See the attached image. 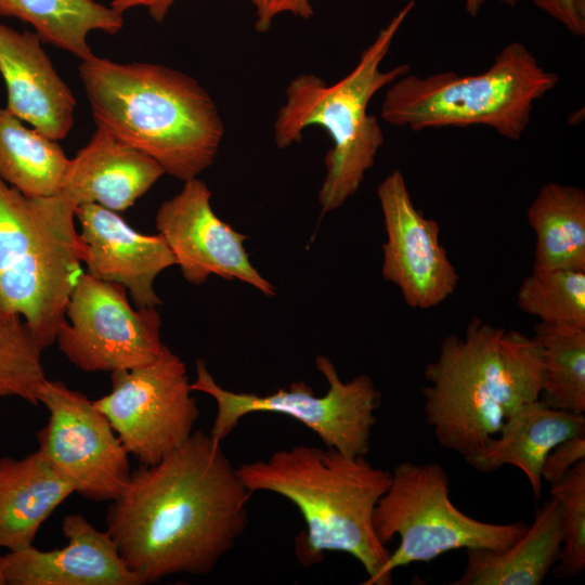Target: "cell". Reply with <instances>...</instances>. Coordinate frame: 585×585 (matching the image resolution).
I'll return each mask as SVG.
<instances>
[{
	"label": "cell",
	"instance_id": "6da1fadb",
	"mask_svg": "<svg viewBox=\"0 0 585 585\" xmlns=\"http://www.w3.org/2000/svg\"><path fill=\"white\" fill-rule=\"evenodd\" d=\"M251 495L221 442L197 430L160 461L131 472L110 502L106 531L141 584L206 575L245 532Z\"/></svg>",
	"mask_w": 585,
	"mask_h": 585
},
{
	"label": "cell",
	"instance_id": "7a4b0ae2",
	"mask_svg": "<svg viewBox=\"0 0 585 585\" xmlns=\"http://www.w3.org/2000/svg\"><path fill=\"white\" fill-rule=\"evenodd\" d=\"M79 77L96 127L154 158L186 181L210 167L224 127L199 82L160 64L118 63L94 53Z\"/></svg>",
	"mask_w": 585,
	"mask_h": 585
},
{
	"label": "cell",
	"instance_id": "3957f363",
	"mask_svg": "<svg viewBox=\"0 0 585 585\" xmlns=\"http://www.w3.org/2000/svg\"><path fill=\"white\" fill-rule=\"evenodd\" d=\"M237 471L252 494L271 492L297 507L306 524L295 540L300 564L321 563L325 552H346L364 568V585H380L390 551L375 532L373 516L390 485L389 470L373 466L366 456L295 445L245 463Z\"/></svg>",
	"mask_w": 585,
	"mask_h": 585
},
{
	"label": "cell",
	"instance_id": "277c9868",
	"mask_svg": "<svg viewBox=\"0 0 585 585\" xmlns=\"http://www.w3.org/2000/svg\"><path fill=\"white\" fill-rule=\"evenodd\" d=\"M414 5L408 1L379 30L354 68L339 81L329 84L313 74H301L286 89V102L274 122L276 145L285 148L300 142L311 126L323 128L332 139L318 192L322 216L340 208L358 192L384 144L382 129L367 107L378 91L410 73L408 64L382 70L381 63Z\"/></svg>",
	"mask_w": 585,
	"mask_h": 585
},
{
	"label": "cell",
	"instance_id": "5b68a950",
	"mask_svg": "<svg viewBox=\"0 0 585 585\" xmlns=\"http://www.w3.org/2000/svg\"><path fill=\"white\" fill-rule=\"evenodd\" d=\"M76 208L62 193L29 197L0 178V302L25 320L43 348L55 342L84 273Z\"/></svg>",
	"mask_w": 585,
	"mask_h": 585
},
{
	"label": "cell",
	"instance_id": "8992f818",
	"mask_svg": "<svg viewBox=\"0 0 585 585\" xmlns=\"http://www.w3.org/2000/svg\"><path fill=\"white\" fill-rule=\"evenodd\" d=\"M559 82L521 42H511L491 66L477 75L443 72L418 77L410 73L392 82L381 118L413 131L482 125L509 140L529 126L534 103Z\"/></svg>",
	"mask_w": 585,
	"mask_h": 585
},
{
	"label": "cell",
	"instance_id": "52a82bcc",
	"mask_svg": "<svg viewBox=\"0 0 585 585\" xmlns=\"http://www.w3.org/2000/svg\"><path fill=\"white\" fill-rule=\"evenodd\" d=\"M504 329L473 317L463 337L444 338L424 370L426 421L441 446L464 458L495 438L517 411L500 360Z\"/></svg>",
	"mask_w": 585,
	"mask_h": 585
},
{
	"label": "cell",
	"instance_id": "ba28073f",
	"mask_svg": "<svg viewBox=\"0 0 585 585\" xmlns=\"http://www.w3.org/2000/svg\"><path fill=\"white\" fill-rule=\"evenodd\" d=\"M373 524L387 545L395 535L400 544L384 566L380 585L392 583L393 570L429 562L456 549L500 550L526 530L523 521L491 523L464 514L450 498V479L435 463L405 460L391 472V482L377 502Z\"/></svg>",
	"mask_w": 585,
	"mask_h": 585
},
{
	"label": "cell",
	"instance_id": "9c48e42d",
	"mask_svg": "<svg viewBox=\"0 0 585 585\" xmlns=\"http://www.w3.org/2000/svg\"><path fill=\"white\" fill-rule=\"evenodd\" d=\"M315 365L328 385L324 395H315L303 380L260 395L223 388L216 381L206 362L197 360L192 390L208 394L217 405L210 437L222 442L245 416L275 413L294 418L309 428L326 447L351 457L366 456L370 450L372 430L377 422L375 412L381 396L374 380L366 374H360L343 381L332 360L323 354L316 356Z\"/></svg>",
	"mask_w": 585,
	"mask_h": 585
},
{
	"label": "cell",
	"instance_id": "30bf717a",
	"mask_svg": "<svg viewBox=\"0 0 585 585\" xmlns=\"http://www.w3.org/2000/svg\"><path fill=\"white\" fill-rule=\"evenodd\" d=\"M110 379V392L93 404L141 465L160 461L193 434L199 408L184 362L166 344L151 363Z\"/></svg>",
	"mask_w": 585,
	"mask_h": 585
},
{
	"label": "cell",
	"instance_id": "8fae6325",
	"mask_svg": "<svg viewBox=\"0 0 585 585\" xmlns=\"http://www.w3.org/2000/svg\"><path fill=\"white\" fill-rule=\"evenodd\" d=\"M56 342L66 359L89 373L131 369L154 361L164 343L156 307L134 309L127 289L83 273L65 309Z\"/></svg>",
	"mask_w": 585,
	"mask_h": 585
},
{
	"label": "cell",
	"instance_id": "7c38bea8",
	"mask_svg": "<svg viewBox=\"0 0 585 585\" xmlns=\"http://www.w3.org/2000/svg\"><path fill=\"white\" fill-rule=\"evenodd\" d=\"M38 402L49 412L38 450L74 487L95 502L117 498L130 479L129 453L106 417L83 393L46 379Z\"/></svg>",
	"mask_w": 585,
	"mask_h": 585
},
{
	"label": "cell",
	"instance_id": "4fadbf2b",
	"mask_svg": "<svg viewBox=\"0 0 585 585\" xmlns=\"http://www.w3.org/2000/svg\"><path fill=\"white\" fill-rule=\"evenodd\" d=\"M387 239L382 277L395 285L405 303L434 308L455 291L459 275L440 240V226L414 205L405 179L394 170L377 187Z\"/></svg>",
	"mask_w": 585,
	"mask_h": 585
},
{
	"label": "cell",
	"instance_id": "5bb4252c",
	"mask_svg": "<svg viewBox=\"0 0 585 585\" xmlns=\"http://www.w3.org/2000/svg\"><path fill=\"white\" fill-rule=\"evenodd\" d=\"M211 191L198 178L184 181L182 190L158 208L155 224L170 248L176 265L193 285L214 275L238 280L266 297L276 288L250 262L244 243L248 235L234 230L212 210Z\"/></svg>",
	"mask_w": 585,
	"mask_h": 585
},
{
	"label": "cell",
	"instance_id": "9a60e30c",
	"mask_svg": "<svg viewBox=\"0 0 585 585\" xmlns=\"http://www.w3.org/2000/svg\"><path fill=\"white\" fill-rule=\"evenodd\" d=\"M75 216L87 273L123 286L138 308L159 306L155 280L176 265L162 236L139 233L116 211L98 204L79 205Z\"/></svg>",
	"mask_w": 585,
	"mask_h": 585
},
{
	"label": "cell",
	"instance_id": "2e32d148",
	"mask_svg": "<svg viewBox=\"0 0 585 585\" xmlns=\"http://www.w3.org/2000/svg\"><path fill=\"white\" fill-rule=\"evenodd\" d=\"M63 548L39 550L29 546L2 556L5 584L10 585H141L127 567L107 531L84 516L64 517Z\"/></svg>",
	"mask_w": 585,
	"mask_h": 585
},
{
	"label": "cell",
	"instance_id": "e0dca14e",
	"mask_svg": "<svg viewBox=\"0 0 585 585\" xmlns=\"http://www.w3.org/2000/svg\"><path fill=\"white\" fill-rule=\"evenodd\" d=\"M0 75L12 114L52 140L68 135L76 99L36 32H20L0 23Z\"/></svg>",
	"mask_w": 585,
	"mask_h": 585
},
{
	"label": "cell",
	"instance_id": "ac0fdd59",
	"mask_svg": "<svg viewBox=\"0 0 585 585\" xmlns=\"http://www.w3.org/2000/svg\"><path fill=\"white\" fill-rule=\"evenodd\" d=\"M164 173L154 158L96 127L90 141L70 158L60 193L76 207L98 204L125 211Z\"/></svg>",
	"mask_w": 585,
	"mask_h": 585
},
{
	"label": "cell",
	"instance_id": "d6986e66",
	"mask_svg": "<svg viewBox=\"0 0 585 585\" xmlns=\"http://www.w3.org/2000/svg\"><path fill=\"white\" fill-rule=\"evenodd\" d=\"M584 431V414L554 408L536 400L518 408L495 438L464 459L479 472H493L505 465L517 467L540 498L546 455L560 442Z\"/></svg>",
	"mask_w": 585,
	"mask_h": 585
},
{
	"label": "cell",
	"instance_id": "ffe728a7",
	"mask_svg": "<svg viewBox=\"0 0 585 585\" xmlns=\"http://www.w3.org/2000/svg\"><path fill=\"white\" fill-rule=\"evenodd\" d=\"M74 487L35 451L23 458H0V548L32 545L41 524Z\"/></svg>",
	"mask_w": 585,
	"mask_h": 585
},
{
	"label": "cell",
	"instance_id": "44dd1931",
	"mask_svg": "<svg viewBox=\"0 0 585 585\" xmlns=\"http://www.w3.org/2000/svg\"><path fill=\"white\" fill-rule=\"evenodd\" d=\"M560 508L550 496L536 508L525 532L500 550L466 549L461 575L451 585H540L560 559Z\"/></svg>",
	"mask_w": 585,
	"mask_h": 585
},
{
	"label": "cell",
	"instance_id": "7402d4cb",
	"mask_svg": "<svg viewBox=\"0 0 585 585\" xmlns=\"http://www.w3.org/2000/svg\"><path fill=\"white\" fill-rule=\"evenodd\" d=\"M535 234L533 271L585 270V193L556 182L544 184L526 210Z\"/></svg>",
	"mask_w": 585,
	"mask_h": 585
},
{
	"label": "cell",
	"instance_id": "603a6c76",
	"mask_svg": "<svg viewBox=\"0 0 585 585\" xmlns=\"http://www.w3.org/2000/svg\"><path fill=\"white\" fill-rule=\"evenodd\" d=\"M0 16L31 25L42 43L81 61L93 54L90 32L115 35L125 24L121 13L95 0H0Z\"/></svg>",
	"mask_w": 585,
	"mask_h": 585
},
{
	"label": "cell",
	"instance_id": "cb8c5ba5",
	"mask_svg": "<svg viewBox=\"0 0 585 585\" xmlns=\"http://www.w3.org/2000/svg\"><path fill=\"white\" fill-rule=\"evenodd\" d=\"M68 158L57 143L0 107V178L29 197L61 192Z\"/></svg>",
	"mask_w": 585,
	"mask_h": 585
},
{
	"label": "cell",
	"instance_id": "d4e9b609",
	"mask_svg": "<svg viewBox=\"0 0 585 585\" xmlns=\"http://www.w3.org/2000/svg\"><path fill=\"white\" fill-rule=\"evenodd\" d=\"M533 339L542 349L544 385L540 400L571 413L585 412V328L540 322Z\"/></svg>",
	"mask_w": 585,
	"mask_h": 585
},
{
	"label": "cell",
	"instance_id": "484cf974",
	"mask_svg": "<svg viewBox=\"0 0 585 585\" xmlns=\"http://www.w3.org/2000/svg\"><path fill=\"white\" fill-rule=\"evenodd\" d=\"M43 349L25 320L0 302V398L39 403L38 392L47 379Z\"/></svg>",
	"mask_w": 585,
	"mask_h": 585
},
{
	"label": "cell",
	"instance_id": "4316f807",
	"mask_svg": "<svg viewBox=\"0 0 585 585\" xmlns=\"http://www.w3.org/2000/svg\"><path fill=\"white\" fill-rule=\"evenodd\" d=\"M517 303L540 322L585 328V270L533 271L521 283Z\"/></svg>",
	"mask_w": 585,
	"mask_h": 585
},
{
	"label": "cell",
	"instance_id": "83f0119b",
	"mask_svg": "<svg viewBox=\"0 0 585 585\" xmlns=\"http://www.w3.org/2000/svg\"><path fill=\"white\" fill-rule=\"evenodd\" d=\"M550 495L559 504L562 531L555 574L559 578L576 577L585 569V459L550 483Z\"/></svg>",
	"mask_w": 585,
	"mask_h": 585
},
{
	"label": "cell",
	"instance_id": "f1b7e54d",
	"mask_svg": "<svg viewBox=\"0 0 585 585\" xmlns=\"http://www.w3.org/2000/svg\"><path fill=\"white\" fill-rule=\"evenodd\" d=\"M583 459H585V431L560 442L549 451L542 465V480L556 482Z\"/></svg>",
	"mask_w": 585,
	"mask_h": 585
},
{
	"label": "cell",
	"instance_id": "f546056e",
	"mask_svg": "<svg viewBox=\"0 0 585 585\" xmlns=\"http://www.w3.org/2000/svg\"><path fill=\"white\" fill-rule=\"evenodd\" d=\"M256 10V29L269 30L273 20L282 13H291L309 20L314 10L310 0H250Z\"/></svg>",
	"mask_w": 585,
	"mask_h": 585
},
{
	"label": "cell",
	"instance_id": "4dcf8cb0",
	"mask_svg": "<svg viewBox=\"0 0 585 585\" xmlns=\"http://www.w3.org/2000/svg\"><path fill=\"white\" fill-rule=\"evenodd\" d=\"M533 2L571 34L577 37L585 35V0H533Z\"/></svg>",
	"mask_w": 585,
	"mask_h": 585
},
{
	"label": "cell",
	"instance_id": "1f68e13d",
	"mask_svg": "<svg viewBox=\"0 0 585 585\" xmlns=\"http://www.w3.org/2000/svg\"><path fill=\"white\" fill-rule=\"evenodd\" d=\"M174 1L176 0H112L109 6L121 14L130 9L143 6L147 9L148 14L155 22L161 23Z\"/></svg>",
	"mask_w": 585,
	"mask_h": 585
},
{
	"label": "cell",
	"instance_id": "d6a6232c",
	"mask_svg": "<svg viewBox=\"0 0 585 585\" xmlns=\"http://www.w3.org/2000/svg\"><path fill=\"white\" fill-rule=\"evenodd\" d=\"M484 2L485 0H466V10L470 15L476 16Z\"/></svg>",
	"mask_w": 585,
	"mask_h": 585
},
{
	"label": "cell",
	"instance_id": "836d02e7",
	"mask_svg": "<svg viewBox=\"0 0 585 585\" xmlns=\"http://www.w3.org/2000/svg\"><path fill=\"white\" fill-rule=\"evenodd\" d=\"M0 585H5L2 568V555H0Z\"/></svg>",
	"mask_w": 585,
	"mask_h": 585
},
{
	"label": "cell",
	"instance_id": "e575fe53",
	"mask_svg": "<svg viewBox=\"0 0 585 585\" xmlns=\"http://www.w3.org/2000/svg\"><path fill=\"white\" fill-rule=\"evenodd\" d=\"M519 0H499V2H502L503 4L505 5H508V6H516V4L518 3Z\"/></svg>",
	"mask_w": 585,
	"mask_h": 585
}]
</instances>
